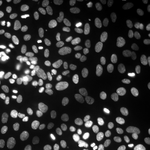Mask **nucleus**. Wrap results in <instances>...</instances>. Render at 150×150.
<instances>
[{
	"mask_svg": "<svg viewBox=\"0 0 150 150\" xmlns=\"http://www.w3.org/2000/svg\"><path fill=\"white\" fill-rule=\"evenodd\" d=\"M18 141L27 150H43L45 149V141L39 134L31 130H23L19 134Z\"/></svg>",
	"mask_w": 150,
	"mask_h": 150,
	"instance_id": "nucleus-6",
	"label": "nucleus"
},
{
	"mask_svg": "<svg viewBox=\"0 0 150 150\" xmlns=\"http://www.w3.org/2000/svg\"><path fill=\"white\" fill-rule=\"evenodd\" d=\"M28 96H29V101L28 105L30 108H38L42 103V92L36 87H31L28 90Z\"/></svg>",
	"mask_w": 150,
	"mask_h": 150,
	"instance_id": "nucleus-14",
	"label": "nucleus"
},
{
	"mask_svg": "<svg viewBox=\"0 0 150 150\" xmlns=\"http://www.w3.org/2000/svg\"><path fill=\"white\" fill-rule=\"evenodd\" d=\"M19 129V123L15 119L0 120V138H8L15 134Z\"/></svg>",
	"mask_w": 150,
	"mask_h": 150,
	"instance_id": "nucleus-11",
	"label": "nucleus"
},
{
	"mask_svg": "<svg viewBox=\"0 0 150 150\" xmlns=\"http://www.w3.org/2000/svg\"><path fill=\"white\" fill-rule=\"evenodd\" d=\"M82 5V0H57L54 2V10L57 15L66 16L78 10Z\"/></svg>",
	"mask_w": 150,
	"mask_h": 150,
	"instance_id": "nucleus-8",
	"label": "nucleus"
},
{
	"mask_svg": "<svg viewBox=\"0 0 150 150\" xmlns=\"http://www.w3.org/2000/svg\"><path fill=\"white\" fill-rule=\"evenodd\" d=\"M68 64H69V57L67 54H54L43 58L39 62L38 69L40 74L45 76H54L62 71Z\"/></svg>",
	"mask_w": 150,
	"mask_h": 150,
	"instance_id": "nucleus-4",
	"label": "nucleus"
},
{
	"mask_svg": "<svg viewBox=\"0 0 150 150\" xmlns=\"http://www.w3.org/2000/svg\"><path fill=\"white\" fill-rule=\"evenodd\" d=\"M16 54L13 50L5 43L0 42V72L10 68L15 62Z\"/></svg>",
	"mask_w": 150,
	"mask_h": 150,
	"instance_id": "nucleus-10",
	"label": "nucleus"
},
{
	"mask_svg": "<svg viewBox=\"0 0 150 150\" xmlns=\"http://www.w3.org/2000/svg\"><path fill=\"white\" fill-rule=\"evenodd\" d=\"M83 96L74 81H64L58 91L56 117L61 121H69L82 113Z\"/></svg>",
	"mask_w": 150,
	"mask_h": 150,
	"instance_id": "nucleus-1",
	"label": "nucleus"
},
{
	"mask_svg": "<svg viewBox=\"0 0 150 150\" xmlns=\"http://www.w3.org/2000/svg\"><path fill=\"white\" fill-rule=\"evenodd\" d=\"M111 116V109L105 102H97L87 109L85 113V121L88 126L99 128L109 121Z\"/></svg>",
	"mask_w": 150,
	"mask_h": 150,
	"instance_id": "nucleus-3",
	"label": "nucleus"
},
{
	"mask_svg": "<svg viewBox=\"0 0 150 150\" xmlns=\"http://www.w3.org/2000/svg\"><path fill=\"white\" fill-rule=\"evenodd\" d=\"M20 92H21L20 83L7 85L5 89L6 100L9 103H18L19 100H20Z\"/></svg>",
	"mask_w": 150,
	"mask_h": 150,
	"instance_id": "nucleus-13",
	"label": "nucleus"
},
{
	"mask_svg": "<svg viewBox=\"0 0 150 150\" xmlns=\"http://www.w3.org/2000/svg\"><path fill=\"white\" fill-rule=\"evenodd\" d=\"M116 31L115 25L110 21L100 18L91 19L83 29V41L92 46L102 45L113 39Z\"/></svg>",
	"mask_w": 150,
	"mask_h": 150,
	"instance_id": "nucleus-2",
	"label": "nucleus"
},
{
	"mask_svg": "<svg viewBox=\"0 0 150 150\" xmlns=\"http://www.w3.org/2000/svg\"><path fill=\"white\" fill-rule=\"evenodd\" d=\"M9 15V5L6 1H0V23L6 20Z\"/></svg>",
	"mask_w": 150,
	"mask_h": 150,
	"instance_id": "nucleus-15",
	"label": "nucleus"
},
{
	"mask_svg": "<svg viewBox=\"0 0 150 150\" xmlns=\"http://www.w3.org/2000/svg\"><path fill=\"white\" fill-rule=\"evenodd\" d=\"M47 40V31L41 26H31L25 35L27 47L32 51H40L45 47Z\"/></svg>",
	"mask_w": 150,
	"mask_h": 150,
	"instance_id": "nucleus-5",
	"label": "nucleus"
},
{
	"mask_svg": "<svg viewBox=\"0 0 150 150\" xmlns=\"http://www.w3.org/2000/svg\"><path fill=\"white\" fill-rule=\"evenodd\" d=\"M136 66H137V71L139 76L145 79H150V48L148 47H141L138 49L136 54Z\"/></svg>",
	"mask_w": 150,
	"mask_h": 150,
	"instance_id": "nucleus-7",
	"label": "nucleus"
},
{
	"mask_svg": "<svg viewBox=\"0 0 150 150\" xmlns=\"http://www.w3.org/2000/svg\"><path fill=\"white\" fill-rule=\"evenodd\" d=\"M26 4H27L30 8H32V9H37V8H40L41 6L45 5L46 1H45V0H27Z\"/></svg>",
	"mask_w": 150,
	"mask_h": 150,
	"instance_id": "nucleus-16",
	"label": "nucleus"
},
{
	"mask_svg": "<svg viewBox=\"0 0 150 150\" xmlns=\"http://www.w3.org/2000/svg\"><path fill=\"white\" fill-rule=\"evenodd\" d=\"M122 141L118 138H106L97 144L95 150H123Z\"/></svg>",
	"mask_w": 150,
	"mask_h": 150,
	"instance_id": "nucleus-12",
	"label": "nucleus"
},
{
	"mask_svg": "<svg viewBox=\"0 0 150 150\" xmlns=\"http://www.w3.org/2000/svg\"><path fill=\"white\" fill-rule=\"evenodd\" d=\"M131 2H134V4H138V5H141V6L150 5V0H132Z\"/></svg>",
	"mask_w": 150,
	"mask_h": 150,
	"instance_id": "nucleus-18",
	"label": "nucleus"
},
{
	"mask_svg": "<svg viewBox=\"0 0 150 150\" xmlns=\"http://www.w3.org/2000/svg\"><path fill=\"white\" fill-rule=\"evenodd\" d=\"M118 64L117 60L113 58H103L98 61H90L85 64V70L88 72H103L106 69L116 67Z\"/></svg>",
	"mask_w": 150,
	"mask_h": 150,
	"instance_id": "nucleus-9",
	"label": "nucleus"
},
{
	"mask_svg": "<svg viewBox=\"0 0 150 150\" xmlns=\"http://www.w3.org/2000/svg\"><path fill=\"white\" fill-rule=\"evenodd\" d=\"M0 97H1V87H0Z\"/></svg>",
	"mask_w": 150,
	"mask_h": 150,
	"instance_id": "nucleus-19",
	"label": "nucleus"
},
{
	"mask_svg": "<svg viewBox=\"0 0 150 150\" xmlns=\"http://www.w3.org/2000/svg\"><path fill=\"white\" fill-rule=\"evenodd\" d=\"M48 150H68L67 147H64V145H62L59 141H54L52 144H50Z\"/></svg>",
	"mask_w": 150,
	"mask_h": 150,
	"instance_id": "nucleus-17",
	"label": "nucleus"
}]
</instances>
